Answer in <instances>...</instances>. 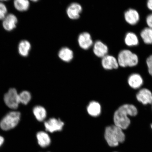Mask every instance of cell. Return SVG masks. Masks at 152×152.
Wrapping results in <instances>:
<instances>
[{
	"label": "cell",
	"mask_w": 152,
	"mask_h": 152,
	"mask_svg": "<svg viewBox=\"0 0 152 152\" xmlns=\"http://www.w3.org/2000/svg\"><path fill=\"white\" fill-rule=\"evenodd\" d=\"M37 137L38 144L41 147H47L50 145L51 142L50 138L47 133L43 132H38Z\"/></svg>",
	"instance_id": "15"
},
{
	"label": "cell",
	"mask_w": 152,
	"mask_h": 152,
	"mask_svg": "<svg viewBox=\"0 0 152 152\" xmlns=\"http://www.w3.org/2000/svg\"><path fill=\"white\" fill-rule=\"evenodd\" d=\"M104 137L110 147L118 145L120 142L124 141L125 136L122 129L115 125L109 126L106 128Z\"/></svg>",
	"instance_id": "2"
},
{
	"label": "cell",
	"mask_w": 152,
	"mask_h": 152,
	"mask_svg": "<svg viewBox=\"0 0 152 152\" xmlns=\"http://www.w3.org/2000/svg\"><path fill=\"white\" fill-rule=\"evenodd\" d=\"M147 7L149 10L152 11V0H147Z\"/></svg>",
	"instance_id": "27"
},
{
	"label": "cell",
	"mask_w": 152,
	"mask_h": 152,
	"mask_svg": "<svg viewBox=\"0 0 152 152\" xmlns=\"http://www.w3.org/2000/svg\"><path fill=\"white\" fill-rule=\"evenodd\" d=\"M7 9L3 3L0 2V20H3L7 15Z\"/></svg>",
	"instance_id": "24"
},
{
	"label": "cell",
	"mask_w": 152,
	"mask_h": 152,
	"mask_svg": "<svg viewBox=\"0 0 152 152\" xmlns=\"http://www.w3.org/2000/svg\"><path fill=\"white\" fill-rule=\"evenodd\" d=\"M87 111L88 113L93 117H97L101 113V106L99 102L92 101L87 106Z\"/></svg>",
	"instance_id": "16"
},
{
	"label": "cell",
	"mask_w": 152,
	"mask_h": 152,
	"mask_svg": "<svg viewBox=\"0 0 152 152\" xmlns=\"http://www.w3.org/2000/svg\"><path fill=\"white\" fill-rule=\"evenodd\" d=\"M30 1H31L34 2H37L38 1H39V0H30Z\"/></svg>",
	"instance_id": "29"
},
{
	"label": "cell",
	"mask_w": 152,
	"mask_h": 152,
	"mask_svg": "<svg viewBox=\"0 0 152 152\" xmlns=\"http://www.w3.org/2000/svg\"><path fill=\"white\" fill-rule=\"evenodd\" d=\"M4 141V138L2 136L0 135V147L3 145Z\"/></svg>",
	"instance_id": "28"
},
{
	"label": "cell",
	"mask_w": 152,
	"mask_h": 152,
	"mask_svg": "<svg viewBox=\"0 0 152 152\" xmlns=\"http://www.w3.org/2000/svg\"><path fill=\"white\" fill-rule=\"evenodd\" d=\"M137 99L144 104L152 103V94L147 88L141 89L136 95Z\"/></svg>",
	"instance_id": "10"
},
{
	"label": "cell",
	"mask_w": 152,
	"mask_h": 152,
	"mask_svg": "<svg viewBox=\"0 0 152 152\" xmlns=\"http://www.w3.org/2000/svg\"><path fill=\"white\" fill-rule=\"evenodd\" d=\"M44 125L47 132L53 133L62 130L64 123L60 119L51 118L45 121Z\"/></svg>",
	"instance_id": "6"
},
{
	"label": "cell",
	"mask_w": 152,
	"mask_h": 152,
	"mask_svg": "<svg viewBox=\"0 0 152 152\" xmlns=\"http://www.w3.org/2000/svg\"><path fill=\"white\" fill-rule=\"evenodd\" d=\"M138 113L137 109L132 104H125L120 107L115 112L113 117L115 125L121 129H126L130 124L128 115L135 116Z\"/></svg>",
	"instance_id": "1"
},
{
	"label": "cell",
	"mask_w": 152,
	"mask_h": 152,
	"mask_svg": "<svg viewBox=\"0 0 152 152\" xmlns=\"http://www.w3.org/2000/svg\"><path fill=\"white\" fill-rule=\"evenodd\" d=\"M94 52L96 56L99 58H103L107 55L108 52V47L102 41H97L94 44Z\"/></svg>",
	"instance_id": "13"
},
{
	"label": "cell",
	"mask_w": 152,
	"mask_h": 152,
	"mask_svg": "<svg viewBox=\"0 0 152 152\" xmlns=\"http://www.w3.org/2000/svg\"><path fill=\"white\" fill-rule=\"evenodd\" d=\"M151 128H152V124L151 125Z\"/></svg>",
	"instance_id": "31"
},
{
	"label": "cell",
	"mask_w": 152,
	"mask_h": 152,
	"mask_svg": "<svg viewBox=\"0 0 152 152\" xmlns=\"http://www.w3.org/2000/svg\"><path fill=\"white\" fill-rule=\"evenodd\" d=\"M102 64L103 67L106 70L117 69L119 66L117 59L110 55H107L102 58Z\"/></svg>",
	"instance_id": "8"
},
{
	"label": "cell",
	"mask_w": 152,
	"mask_h": 152,
	"mask_svg": "<svg viewBox=\"0 0 152 152\" xmlns=\"http://www.w3.org/2000/svg\"><path fill=\"white\" fill-rule=\"evenodd\" d=\"M140 37L144 43L147 45L152 44V29L149 27L145 28L142 30Z\"/></svg>",
	"instance_id": "21"
},
{
	"label": "cell",
	"mask_w": 152,
	"mask_h": 152,
	"mask_svg": "<svg viewBox=\"0 0 152 152\" xmlns=\"http://www.w3.org/2000/svg\"><path fill=\"white\" fill-rule=\"evenodd\" d=\"M146 20L148 27L152 29V13L148 15Z\"/></svg>",
	"instance_id": "26"
},
{
	"label": "cell",
	"mask_w": 152,
	"mask_h": 152,
	"mask_svg": "<svg viewBox=\"0 0 152 152\" xmlns=\"http://www.w3.org/2000/svg\"><path fill=\"white\" fill-rule=\"evenodd\" d=\"M4 100L7 107L13 110L17 109L20 104L19 94L14 88L10 89L5 94Z\"/></svg>",
	"instance_id": "5"
},
{
	"label": "cell",
	"mask_w": 152,
	"mask_h": 152,
	"mask_svg": "<svg viewBox=\"0 0 152 152\" xmlns=\"http://www.w3.org/2000/svg\"><path fill=\"white\" fill-rule=\"evenodd\" d=\"M58 55L61 59L66 62L71 61L73 58V51L67 47L62 48L59 52Z\"/></svg>",
	"instance_id": "17"
},
{
	"label": "cell",
	"mask_w": 152,
	"mask_h": 152,
	"mask_svg": "<svg viewBox=\"0 0 152 152\" xmlns=\"http://www.w3.org/2000/svg\"><path fill=\"white\" fill-rule=\"evenodd\" d=\"M117 60L119 66L123 67H132L137 65L138 62L137 55L128 49H124L119 52Z\"/></svg>",
	"instance_id": "3"
},
{
	"label": "cell",
	"mask_w": 152,
	"mask_h": 152,
	"mask_svg": "<svg viewBox=\"0 0 152 152\" xmlns=\"http://www.w3.org/2000/svg\"><path fill=\"white\" fill-rule=\"evenodd\" d=\"M33 113L38 121H42L46 118L47 112L42 106H37L34 108Z\"/></svg>",
	"instance_id": "19"
},
{
	"label": "cell",
	"mask_w": 152,
	"mask_h": 152,
	"mask_svg": "<svg viewBox=\"0 0 152 152\" xmlns=\"http://www.w3.org/2000/svg\"><path fill=\"white\" fill-rule=\"evenodd\" d=\"M31 46L29 42L23 40L20 42L18 45V52L21 56L23 57L28 56Z\"/></svg>",
	"instance_id": "20"
},
{
	"label": "cell",
	"mask_w": 152,
	"mask_h": 152,
	"mask_svg": "<svg viewBox=\"0 0 152 152\" xmlns=\"http://www.w3.org/2000/svg\"><path fill=\"white\" fill-rule=\"evenodd\" d=\"M129 85L132 88H140L143 84V81L141 76L138 74H133L129 77L128 80Z\"/></svg>",
	"instance_id": "14"
},
{
	"label": "cell",
	"mask_w": 152,
	"mask_h": 152,
	"mask_svg": "<svg viewBox=\"0 0 152 152\" xmlns=\"http://www.w3.org/2000/svg\"><path fill=\"white\" fill-rule=\"evenodd\" d=\"M18 23V19L13 14H9L7 15L3 20V28L7 31H10L16 28Z\"/></svg>",
	"instance_id": "12"
},
{
	"label": "cell",
	"mask_w": 152,
	"mask_h": 152,
	"mask_svg": "<svg viewBox=\"0 0 152 152\" xmlns=\"http://www.w3.org/2000/svg\"><path fill=\"white\" fill-rule=\"evenodd\" d=\"M14 5L15 8L20 11L27 10L30 6L28 0H14Z\"/></svg>",
	"instance_id": "22"
},
{
	"label": "cell",
	"mask_w": 152,
	"mask_h": 152,
	"mask_svg": "<svg viewBox=\"0 0 152 152\" xmlns=\"http://www.w3.org/2000/svg\"><path fill=\"white\" fill-rule=\"evenodd\" d=\"M82 11V7L79 4L74 3L70 4L66 9V13L69 18L72 20H77L80 17Z\"/></svg>",
	"instance_id": "9"
},
{
	"label": "cell",
	"mask_w": 152,
	"mask_h": 152,
	"mask_svg": "<svg viewBox=\"0 0 152 152\" xmlns=\"http://www.w3.org/2000/svg\"><path fill=\"white\" fill-rule=\"evenodd\" d=\"M124 18L127 23L134 26L137 24L140 20V16L135 9H129L124 13Z\"/></svg>",
	"instance_id": "7"
},
{
	"label": "cell",
	"mask_w": 152,
	"mask_h": 152,
	"mask_svg": "<svg viewBox=\"0 0 152 152\" xmlns=\"http://www.w3.org/2000/svg\"><path fill=\"white\" fill-rule=\"evenodd\" d=\"M20 113L18 111H11L7 113L0 122L2 130L8 131L16 127L20 122Z\"/></svg>",
	"instance_id": "4"
},
{
	"label": "cell",
	"mask_w": 152,
	"mask_h": 152,
	"mask_svg": "<svg viewBox=\"0 0 152 152\" xmlns=\"http://www.w3.org/2000/svg\"><path fill=\"white\" fill-rule=\"evenodd\" d=\"M147 64L150 75L152 77V55L150 56L147 60Z\"/></svg>",
	"instance_id": "25"
},
{
	"label": "cell",
	"mask_w": 152,
	"mask_h": 152,
	"mask_svg": "<svg viewBox=\"0 0 152 152\" xmlns=\"http://www.w3.org/2000/svg\"><path fill=\"white\" fill-rule=\"evenodd\" d=\"M1 1H8V0H0Z\"/></svg>",
	"instance_id": "30"
},
{
	"label": "cell",
	"mask_w": 152,
	"mask_h": 152,
	"mask_svg": "<svg viewBox=\"0 0 152 152\" xmlns=\"http://www.w3.org/2000/svg\"><path fill=\"white\" fill-rule=\"evenodd\" d=\"M124 42L127 46L130 47L137 46L139 43L137 35L131 32H128L126 34Z\"/></svg>",
	"instance_id": "18"
},
{
	"label": "cell",
	"mask_w": 152,
	"mask_h": 152,
	"mask_svg": "<svg viewBox=\"0 0 152 152\" xmlns=\"http://www.w3.org/2000/svg\"><path fill=\"white\" fill-rule=\"evenodd\" d=\"M78 41L79 46L84 50L90 48L93 43L90 34L87 32H84L79 35Z\"/></svg>",
	"instance_id": "11"
},
{
	"label": "cell",
	"mask_w": 152,
	"mask_h": 152,
	"mask_svg": "<svg viewBox=\"0 0 152 152\" xmlns=\"http://www.w3.org/2000/svg\"><path fill=\"white\" fill-rule=\"evenodd\" d=\"M20 103L27 104L31 99V96L30 93L28 91H22L19 94Z\"/></svg>",
	"instance_id": "23"
}]
</instances>
